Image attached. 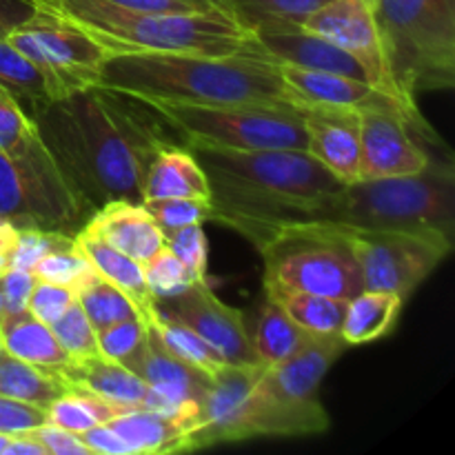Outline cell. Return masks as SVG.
<instances>
[{
  "label": "cell",
  "mask_w": 455,
  "mask_h": 455,
  "mask_svg": "<svg viewBox=\"0 0 455 455\" xmlns=\"http://www.w3.org/2000/svg\"><path fill=\"white\" fill-rule=\"evenodd\" d=\"M36 132L29 116L0 87V151L13 154Z\"/></svg>",
  "instance_id": "cell-43"
},
{
  "label": "cell",
  "mask_w": 455,
  "mask_h": 455,
  "mask_svg": "<svg viewBox=\"0 0 455 455\" xmlns=\"http://www.w3.org/2000/svg\"><path fill=\"white\" fill-rule=\"evenodd\" d=\"M404 300L395 293L364 289L347 305L340 336L349 347L387 338L398 324Z\"/></svg>",
  "instance_id": "cell-27"
},
{
  "label": "cell",
  "mask_w": 455,
  "mask_h": 455,
  "mask_svg": "<svg viewBox=\"0 0 455 455\" xmlns=\"http://www.w3.org/2000/svg\"><path fill=\"white\" fill-rule=\"evenodd\" d=\"M249 34L300 29L307 18L329 0H216Z\"/></svg>",
  "instance_id": "cell-28"
},
{
  "label": "cell",
  "mask_w": 455,
  "mask_h": 455,
  "mask_svg": "<svg viewBox=\"0 0 455 455\" xmlns=\"http://www.w3.org/2000/svg\"><path fill=\"white\" fill-rule=\"evenodd\" d=\"M142 271H145V283L147 289H149V296L158 300H169V298L178 296L185 289H189L194 283H200L196 280V275L182 265L180 258H176L172 253V249L164 244L160 247L149 260L142 265Z\"/></svg>",
  "instance_id": "cell-36"
},
{
  "label": "cell",
  "mask_w": 455,
  "mask_h": 455,
  "mask_svg": "<svg viewBox=\"0 0 455 455\" xmlns=\"http://www.w3.org/2000/svg\"><path fill=\"white\" fill-rule=\"evenodd\" d=\"M52 331L69 360H84L100 354L98 331L92 327L78 300L71 302L69 309L52 324Z\"/></svg>",
  "instance_id": "cell-37"
},
{
  "label": "cell",
  "mask_w": 455,
  "mask_h": 455,
  "mask_svg": "<svg viewBox=\"0 0 455 455\" xmlns=\"http://www.w3.org/2000/svg\"><path fill=\"white\" fill-rule=\"evenodd\" d=\"M438 147H443V140L429 123H413L407 116L394 111L360 114L363 180L420 173L431 163Z\"/></svg>",
  "instance_id": "cell-13"
},
{
  "label": "cell",
  "mask_w": 455,
  "mask_h": 455,
  "mask_svg": "<svg viewBox=\"0 0 455 455\" xmlns=\"http://www.w3.org/2000/svg\"><path fill=\"white\" fill-rule=\"evenodd\" d=\"M187 3H194V4H198V7H203V9H220V7H218L216 0H187Z\"/></svg>",
  "instance_id": "cell-52"
},
{
  "label": "cell",
  "mask_w": 455,
  "mask_h": 455,
  "mask_svg": "<svg viewBox=\"0 0 455 455\" xmlns=\"http://www.w3.org/2000/svg\"><path fill=\"white\" fill-rule=\"evenodd\" d=\"M124 367L132 369L136 376H140L149 389L158 391L164 398L176 403L194 420L198 418L200 404L207 398L209 385H212V376L176 358L163 345L154 327L147 329L145 345L138 351L136 358L124 364Z\"/></svg>",
  "instance_id": "cell-19"
},
{
  "label": "cell",
  "mask_w": 455,
  "mask_h": 455,
  "mask_svg": "<svg viewBox=\"0 0 455 455\" xmlns=\"http://www.w3.org/2000/svg\"><path fill=\"white\" fill-rule=\"evenodd\" d=\"M391 83L407 100L455 84V0H369Z\"/></svg>",
  "instance_id": "cell-6"
},
{
  "label": "cell",
  "mask_w": 455,
  "mask_h": 455,
  "mask_svg": "<svg viewBox=\"0 0 455 455\" xmlns=\"http://www.w3.org/2000/svg\"><path fill=\"white\" fill-rule=\"evenodd\" d=\"M98 84L145 102L293 105L280 62L267 56L253 38L247 52L231 56L173 52L107 53Z\"/></svg>",
  "instance_id": "cell-3"
},
{
  "label": "cell",
  "mask_w": 455,
  "mask_h": 455,
  "mask_svg": "<svg viewBox=\"0 0 455 455\" xmlns=\"http://www.w3.org/2000/svg\"><path fill=\"white\" fill-rule=\"evenodd\" d=\"M36 12H38V0H0V38H7Z\"/></svg>",
  "instance_id": "cell-48"
},
{
  "label": "cell",
  "mask_w": 455,
  "mask_h": 455,
  "mask_svg": "<svg viewBox=\"0 0 455 455\" xmlns=\"http://www.w3.org/2000/svg\"><path fill=\"white\" fill-rule=\"evenodd\" d=\"M302 27L327 38L342 52L351 53L367 69L371 84H376L378 89L404 102H416L400 96L398 89L391 83L369 0H329L318 12L311 13Z\"/></svg>",
  "instance_id": "cell-16"
},
{
  "label": "cell",
  "mask_w": 455,
  "mask_h": 455,
  "mask_svg": "<svg viewBox=\"0 0 455 455\" xmlns=\"http://www.w3.org/2000/svg\"><path fill=\"white\" fill-rule=\"evenodd\" d=\"M145 102V100H142ZM185 147L229 151H307L305 120L293 105L265 102H147Z\"/></svg>",
  "instance_id": "cell-9"
},
{
  "label": "cell",
  "mask_w": 455,
  "mask_h": 455,
  "mask_svg": "<svg viewBox=\"0 0 455 455\" xmlns=\"http://www.w3.org/2000/svg\"><path fill=\"white\" fill-rule=\"evenodd\" d=\"M67 391V382L52 369L36 367L0 351V395L47 409Z\"/></svg>",
  "instance_id": "cell-30"
},
{
  "label": "cell",
  "mask_w": 455,
  "mask_h": 455,
  "mask_svg": "<svg viewBox=\"0 0 455 455\" xmlns=\"http://www.w3.org/2000/svg\"><path fill=\"white\" fill-rule=\"evenodd\" d=\"M58 373L67 385H78L127 409L142 407L147 394V385L140 376L102 354L84 360H69L58 369Z\"/></svg>",
  "instance_id": "cell-23"
},
{
  "label": "cell",
  "mask_w": 455,
  "mask_h": 455,
  "mask_svg": "<svg viewBox=\"0 0 455 455\" xmlns=\"http://www.w3.org/2000/svg\"><path fill=\"white\" fill-rule=\"evenodd\" d=\"M311 222L363 231H420L455 238V167L435 154L413 176L364 178L345 185L315 209Z\"/></svg>",
  "instance_id": "cell-5"
},
{
  "label": "cell",
  "mask_w": 455,
  "mask_h": 455,
  "mask_svg": "<svg viewBox=\"0 0 455 455\" xmlns=\"http://www.w3.org/2000/svg\"><path fill=\"white\" fill-rule=\"evenodd\" d=\"M147 324L156 329V333H158V338L163 340V345L167 347L176 358L191 364V367L200 369V371L209 373V376H213V373L220 371L225 364H229L225 363V358H222L204 338H200L194 329H189L187 324L164 315L163 311H158V307H156L154 314L149 315Z\"/></svg>",
  "instance_id": "cell-34"
},
{
  "label": "cell",
  "mask_w": 455,
  "mask_h": 455,
  "mask_svg": "<svg viewBox=\"0 0 455 455\" xmlns=\"http://www.w3.org/2000/svg\"><path fill=\"white\" fill-rule=\"evenodd\" d=\"M93 267L92 262L84 258V253L76 247V240L67 247L56 249V251L47 253L38 265L31 269V274L36 275L38 280H44V283H53V284H60V287L76 289L80 287L84 278L89 274H93Z\"/></svg>",
  "instance_id": "cell-38"
},
{
  "label": "cell",
  "mask_w": 455,
  "mask_h": 455,
  "mask_svg": "<svg viewBox=\"0 0 455 455\" xmlns=\"http://www.w3.org/2000/svg\"><path fill=\"white\" fill-rule=\"evenodd\" d=\"M38 4L83 27L107 53L173 52L231 56L247 52L251 34L222 9L138 12L105 0H38Z\"/></svg>",
  "instance_id": "cell-4"
},
{
  "label": "cell",
  "mask_w": 455,
  "mask_h": 455,
  "mask_svg": "<svg viewBox=\"0 0 455 455\" xmlns=\"http://www.w3.org/2000/svg\"><path fill=\"white\" fill-rule=\"evenodd\" d=\"M4 455H47V451L36 440V435L31 431H27V434L12 435L7 449H4Z\"/></svg>",
  "instance_id": "cell-50"
},
{
  "label": "cell",
  "mask_w": 455,
  "mask_h": 455,
  "mask_svg": "<svg viewBox=\"0 0 455 455\" xmlns=\"http://www.w3.org/2000/svg\"><path fill=\"white\" fill-rule=\"evenodd\" d=\"M76 300L83 307L84 315L89 318L92 327L96 331L109 327V324L120 323V320L133 318V315H140L138 307L133 305L132 298L124 296L116 284H111L109 280L102 278L100 274H89L87 278L80 283V287L74 291ZM142 318V315H140Z\"/></svg>",
  "instance_id": "cell-35"
},
{
  "label": "cell",
  "mask_w": 455,
  "mask_h": 455,
  "mask_svg": "<svg viewBox=\"0 0 455 455\" xmlns=\"http://www.w3.org/2000/svg\"><path fill=\"white\" fill-rule=\"evenodd\" d=\"M107 425L133 449L136 455L182 453L187 435L191 431L187 422L142 407L123 411Z\"/></svg>",
  "instance_id": "cell-25"
},
{
  "label": "cell",
  "mask_w": 455,
  "mask_h": 455,
  "mask_svg": "<svg viewBox=\"0 0 455 455\" xmlns=\"http://www.w3.org/2000/svg\"><path fill=\"white\" fill-rule=\"evenodd\" d=\"M253 247L262 256V287L351 300L364 278L349 235L331 222H289L262 235Z\"/></svg>",
  "instance_id": "cell-8"
},
{
  "label": "cell",
  "mask_w": 455,
  "mask_h": 455,
  "mask_svg": "<svg viewBox=\"0 0 455 455\" xmlns=\"http://www.w3.org/2000/svg\"><path fill=\"white\" fill-rule=\"evenodd\" d=\"M31 123L89 213L111 200L142 203L154 156L180 145L147 102L100 84L52 100Z\"/></svg>",
  "instance_id": "cell-1"
},
{
  "label": "cell",
  "mask_w": 455,
  "mask_h": 455,
  "mask_svg": "<svg viewBox=\"0 0 455 455\" xmlns=\"http://www.w3.org/2000/svg\"><path fill=\"white\" fill-rule=\"evenodd\" d=\"M212 187L207 220L256 244L289 222H311L315 209L345 187L309 151H229L189 147Z\"/></svg>",
  "instance_id": "cell-2"
},
{
  "label": "cell",
  "mask_w": 455,
  "mask_h": 455,
  "mask_svg": "<svg viewBox=\"0 0 455 455\" xmlns=\"http://www.w3.org/2000/svg\"><path fill=\"white\" fill-rule=\"evenodd\" d=\"M147 323L140 315L120 320L98 331V349L105 358L116 360L120 364H129L136 358L147 340Z\"/></svg>",
  "instance_id": "cell-39"
},
{
  "label": "cell",
  "mask_w": 455,
  "mask_h": 455,
  "mask_svg": "<svg viewBox=\"0 0 455 455\" xmlns=\"http://www.w3.org/2000/svg\"><path fill=\"white\" fill-rule=\"evenodd\" d=\"M4 315V302H3V283H0V320Z\"/></svg>",
  "instance_id": "cell-54"
},
{
  "label": "cell",
  "mask_w": 455,
  "mask_h": 455,
  "mask_svg": "<svg viewBox=\"0 0 455 455\" xmlns=\"http://www.w3.org/2000/svg\"><path fill=\"white\" fill-rule=\"evenodd\" d=\"M7 40L38 67L53 100L100 83L105 49L83 27L43 4Z\"/></svg>",
  "instance_id": "cell-11"
},
{
  "label": "cell",
  "mask_w": 455,
  "mask_h": 455,
  "mask_svg": "<svg viewBox=\"0 0 455 455\" xmlns=\"http://www.w3.org/2000/svg\"><path fill=\"white\" fill-rule=\"evenodd\" d=\"M36 275L25 269H13L9 267L3 275V302H4V314H18V311H27L29 305V296L36 287Z\"/></svg>",
  "instance_id": "cell-46"
},
{
  "label": "cell",
  "mask_w": 455,
  "mask_h": 455,
  "mask_svg": "<svg viewBox=\"0 0 455 455\" xmlns=\"http://www.w3.org/2000/svg\"><path fill=\"white\" fill-rule=\"evenodd\" d=\"M163 238L164 244L172 249L173 256L180 258L182 265L196 275V280H207L209 244L203 229V222L178 227V229L172 231H163Z\"/></svg>",
  "instance_id": "cell-41"
},
{
  "label": "cell",
  "mask_w": 455,
  "mask_h": 455,
  "mask_svg": "<svg viewBox=\"0 0 455 455\" xmlns=\"http://www.w3.org/2000/svg\"><path fill=\"white\" fill-rule=\"evenodd\" d=\"M342 229L363 271L364 289L395 293L404 302L453 251V238L443 234Z\"/></svg>",
  "instance_id": "cell-12"
},
{
  "label": "cell",
  "mask_w": 455,
  "mask_h": 455,
  "mask_svg": "<svg viewBox=\"0 0 455 455\" xmlns=\"http://www.w3.org/2000/svg\"><path fill=\"white\" fill-rule=\"evenodd\" d=\"M158 311L194 329L229 364H262L253 351L244 314L216 296L209 280L194 283L178 296L156 302Z\"/></svg>",
  "instance_id": "cell-14"
},
{
  "label": "cell",
  "mask_w": 455,
  "mask_h": 455,
  "mask_svg": "<svg viewBox=\"0 0 455 455\" xmlns=\"http://www.w3.org/2000/svg\"><path fill=\"white\" fill-rule=\"evenodd\" d=\"M31 434L43 444L47 455H92L78 434L62 429L53 422H43Z\"/></svg>",
  "instance_id": "cell-45"
},
{
  "label": "cell",
  "mask_w": 455,
  "mask_h": 455,
  "mask_svg": "<svg viewBox=\"0 0 455 455\" xmlns=\"http://www.w3.org/2000/svg\"><path fill=\"white\" fill-rule=\"evenodd\" d=\"M265 296L278 302L298 327L314 333V336H333V333H340L347 305H349V300H342V298L283 291V289H265Z\"/></svg>",
  "instance_id": "cell-32"
},
{
  "label": "cell",
  "mask_w": 455,
  "mask_h": 455,
  "mask_svg": "<svg viewBox=\"0 0 455 455\" xmlns=\"http://www.w3.org/2000/svg\"><path fill=\"white\" fill-rule=\"evenodd\" d=\"M347 349L349 345L340 333H311L291 358L267 367L247 404V440L302 438L329 431L331 418L320 400V387Z\"/></svg>",
  "instance_id": "cell-7"
},
{
  "label": "cell",
  "mask_w": 455,
  "mask_h": 455,
  "mask_svg": "<svg viewBox=\"0 0 455 455\" xmlns=\"http://www.w3.org/2000/svg\"><path fill=\"white\" fill-rule=\"evenodd\" d=\"M0 345L3 351L36 364V367L58 371L62 364L69 363L62 347L58 345L52 327L40 323L29 311L4 314L0 320Z\"/></svg>",
  "instance_id": "cell-26"
},
{
  "label": "cell",
  "mask_w": 455,
  "mask_h": 455,
  "mask_svg": "<svg viewBox=\"0 0 455 455\" xmlns=\"http://www.w3.org/2000/svg\"><path fill=\"white\" fill-rule=\"evenodd\" d=\"M123 411L129 409L109 403L78 385H67L65 394L47 407V422L80 435L92 427L107 425Z\"/></svg>",
  "instance_id": "cell-33"
},
{
  "label": "cell",
  "mask_w": 455,
  "mask_h": 455,
  "mask_svg": "<svg viewBox=\"0 0 455 455\" xmlns=\"http://www.w3.org/2000/svg\"><path fill=\"white\" fill-rule=\"evenodd\" d=\"M291 92L293 107L296 105H320L333 107V109H351L364 114V111H394L411 118L413 123H427L420 114L418 102H404L382 89L373 87L364 80L349 78V76L324 74V71H309L300 67L280 65Z\"/></svg>",
  "instance_id": "cell-17"
},
{
  "label": "cell",
  "mask_w": 455,
  "mask_h": 455,
  "mask_svg": "<svg viewBox=\"0 0 455 455\" xmlns=\"http://www.w3.org/2000/svg\"><path fill=\"white\" fill-rule=\"evenodd\" d=\"M0 87L20 105L29 118L53 100L47 80L38 67L7 38H0Z\"/></svg>",
  "instance_id": "cell-31"
},
{
  "label": "cell",
  "mask_w": 455,
  "mask_h": 455,
  "mask_svg": "<svg viewBox=\"0 0 455 455\" xmlns=\"http://www.w3.org/2000/svg\"><path fill=\"white\" fill-rule=\"evenodd\" d=\"M76 247L84 253L92 267L96 269V274H100L102 278L109 280L111 284L120 289L124 296L132 298L133 305L140 311L142 320H149V315L156 311V300L149 296V289L145 283V271L142 265L133 258H129L127 253L118 251L116 247L107 244L105 240L96 238V235L87 234L84 229H80L74 235Z\"/></svg>",
  "instance_id": "cell-24"
},
{
  "label": "cell",
  "mask_w": 455,
  "mask_h": 455,
  "mask_svg": "<svg viewBox=\"0 0 455 455\" xmlns=\"http://www.w3.org/2000/svg\"><path fill=\"white\" fill-rule=\"evenodd\" d=\"M92 455H136L133 449L111 429L109 425H96L80 434Z\"/></svg>",
  "instance_id": "cell-47"
},
{
  "label": "cell",
  "mask_w": 455,
  "mask_h": 455,
  "mask_svg": "<svg viewBox=\"0 0 455 455\" xmlns=\"http://www.w3.org/2000/svg\"><path fill=\"white\" fill-rule=\"evenodd\" d=\"M249 336H251V345L258 360L265 367H274V364H280L287 358H291L305 345V340L311 333L298 327L278 302L265 296L256 327H253V331H249Z\"/></svg>",
  "instance_id": "cell-29"
},
{
  "label": "cell",
  "mask_w": 455,
  "mask_h": 455,
  "mask_svg": "<svg viewBox=\"0 0 455 455\" xmlns=\"http://www.w3.org/2000/svg\"><path fill=\"white\" fill-rule=\"evenodd\" d=\"M142 207L149 212L160 231H172L178 227L207 222L212 200L203 198H154L142 200Z\"/></svg>",
  "instance_id": "cell-40"
},
{
  "label": "cell",
  "mask_w": 455,
  "mask_h": 455,
  "mask_svg": "<svg viewBox=\"0 0 455 455\" xmlns=\"http://www.w3.org/2000/svg\"><path fill=\"white\" fill-rule=\"evenodd\" d=\"M154 198L212 200L207 173L189 147L172 142L154 156L142 182V200Z\"/></svg>",
  "instance_id": "cell-22"
},
{
  "label": "cell",
  "mask_w": 455,
  "mask_h": 455,
  "mask_svg": "<svg viewBox=\"0 0 455 455\" xmlns=\"http://www.w3.org/2000/svg\"><path fill=\"white\" fill-rule=\"evenodd\" d=\"M74 300L76 296L71 289L60 287V284L53 283H44V280H36V287L29 296L27 311H29L34 318H38L40 323L52 327V324L69 309Z\"/></svg>",
  "instance_id": "cell-44"
},
{
  "label": "cell",
  "mask_w": 455,
  "mask_h": 455,
  "mask_svg": "<svg viewBox=\"0 0 455 455\" xmlns=\"http://www.w3.org/2000/svg\"><path fill=\"white\" fill-rule=\"evenodd\" d=\"M74 243V235L62 231H43V229H18L16 244H13L9 267L13 269L31 271L47 253L67 247Z\"/></svg>",
  "instance_id": "cell-42"
},
{
  "label": "cell",
  "mask_w": 455,
  "mask_h": 455,
  "mask_svg": "<svg viewBox=\"0 0 455 455\" xmlns=\"http://www.w3.org/2000/svg\"><path fill=\"white\" fill-rule=\"evenodd\" d=\"M89 216L38 132L13 154L0 151V218L18 229L76 235Z\"/></svg>",
  "instance_id": "cell-10"
},
{
  "label": "cell",
  "mask_w": 455,
  "mask_h": 455,
  "mask_svg": "<svg viewBox=\"0 0 455 455\" xmlns=\"http://www.w3.org/2000/svg\"><path fill=\"white\" fill-rule=\"evenodd\" d=\"M253 43L280 65L300 67L309 71L349 76V78L371 83L367 69L351 53L342 52L323 36L307 31L305 27L289 31H258L251 34ZM376 87V84H373Z\"/></svg>",
  "instance_id": "cell-20"
},
{
  "label": "cell",
  "mask_w": 455,
  "mask_h": 455,
  "mask_svg": "<svg viewBox=\"0 0 455 455\" xmlns=\"http://www.w3.org/2000/svg\"><path fill=\"white\" fill-rule=\"evenodd\" d=\"M9 440H12V435H7V434H0V455H4V449H7Z\"/></svg>",
  "instance_id": "cell-53"
},
{
  "label": "cell",
  "mask_w": 455,
  "mask_h": 455,
  "mask_svg": "<svg viewBox=\"0 0 455 455\" xmlns=\"http://www.w3.org/2000/svg\"><path fill=\"white\" fill-rule=\"evenodd\" d=\"M18 238V227L0 218V275L9 269V258H12L13 244Z\"/></svg>",
  "instance_id": "cell-51"
},
{
  "label": "cell",
  "mask_w": 455,
  "mask_h": 455,
  "mask_svg": "<svg viewBox=\"0 0 455 455\" xmlns=\"http://www.w3.org/2000/svg\"><path fill=\"white\" fill-rule=\"evenodd\" d=\"M265 369V364H225L220 371L213 373L207 398L200 404L196 427L187 435L185 451L247 440V404Z\"/></svg>",
  "instance_id": "cell-15"
},
{
  "label": "cell",
  "mask_w": 455,
  "mask_h": 455,
  "mask_svg": "<svg viewBox=\"0 0 455 455\" xmlns=\"http://www.w3.org/2000/svg\"><path fill=\"white\" fill-rule=\"evenodd\" d=\"M105 3L118 4L124 9H138V12H167V13H185V12H207L187 0H105Z\"/></svg>",
  "instance_id": "cell-49"
},
{
  "label": "cell",
  "mask_w": 455,
  "mask_h": 455,
  "mask_svg": "<svg viewBox=\"0 0 455 455\" xmlns=\"http://www.w3.org/2000/svg\"><path fill=\"white\" fill-rule=\"evenodd\" d=\"M80 229L105 240L107 244L127 253L140 265H145L160 247H164L163 231L142 207V203L133 200H111L102 204Z\"/></svg>",
  "instance_id": "cell-21"
},
{
  "label": "cell",
  "mask_w": 455,
  "mask_h": 455,
  "mask_svg": "<svg viewBox=\"0 0 455 455\" xmlns=\"http://www.w3.org/2000/svg\"><path fill=\"white\" fill-rule=\"evenodd\" d=\"M305 120L307 151L340 182L363 180L360 172V114L320 105H296Z\"/></svg>",
  "instance_id": "cell-18"
},
{
  "label": "cell",
  "mask_w": 455,
  "mask_h": 455,
  "mask_svg": "<svg viewBox=\"0 0 455 455\" xmlns=\"http://www.w3.org/2000/svg\"><path fill=\"white\" fill-rule=\"evenodd\" d=\"M0 351H3V345H0Z\"/></svg>",
  "instance_id": "cell-55"
}]
</instances>
